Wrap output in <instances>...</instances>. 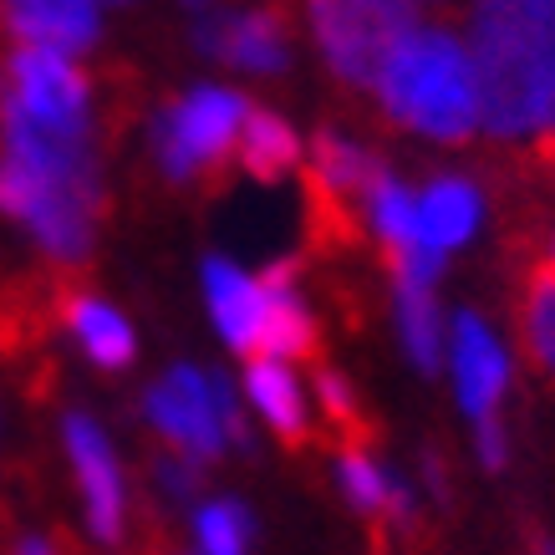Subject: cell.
<instances>
[{"instance_id": "obj_1", "label": "cell", "mask_w": 555, "mask_h": 555, "mask_svg": "<svg viewBox=\"0 0 555 555\" xmlns=\"http://www.w3.org/2000/svg\"><path fill=\"white\" fill-rule=\"evenodd\" d=\"M479 128L505 149L555 153V0H474Z\"/></svg>"}, {"instance_id": "obj_2", "label": "cell", "mask_w": 555, "mask_h": 555, "mask_svg": "<svg viewBox=\"0 0 555 555\" xmlns=\"http://www.w3.org/2000/svg\"><path fill=\"white\" fill-rule=\"evenodd\" d=\"M377 107L387 122L434 143H469L479 133V77L459 36L413 26L377 72Z\"/></svg>"}, {"instance_id": "obj_3", "label": "cell", "mask_w": 555, "mask_h": 555, "mask_svg": "<svg viewBox=\"0 0 555 555\" xmlns=\"http://www.w3.org/2000/svg\"><path fill=\"white\" fill-rule=\"evenodd\" d=\"M0 215L26 224L56 266H82L107 215L102 173H41L0 153Z\"/></svg>"}, {"instance_id": "obj_4", "label": "cell", "mask_w": 555, "mask_h": 555, "mask_svg": "<svg viewBox=\"0 0 555 555\" xmlns=\"http://www.w3.org/2000/svg\"><path fill=\"white\" fill-rule=\"evenodd\" d=\"M306 21L321 62L341 87H377V72L418 16L413 0H306Z\"/></svg>"}, {"instance_id": "obj_5", "label": "cell", "mask_w": 555, "mask_h": 555, "mask_svg": "<svg viewBox=\"0 0 555 555\" xmlns=\"http://www.w3.org/2000/svg\"><path fill=\"white\" fill-rule=\"evenodd\" d=\"M0 98L16 102L21 113H31L47 128L62 133H92V82L72 67L67 51L51 47H16L5 56Z\"/></svg>"}, {"instance_id": "obj_6", "label": "cell", "mask_w": 555, "mask_h": 555, "mask_svg": "<svg viewBox=\"0 0 555 555\" xmlns=\"http://www.w3.org/2000/svg\"><path fill=\"white\" fill-rule=\"evenodd\" d=\"M143 413H149L153 434H164L194 464H215L224 454V428H219V413H215L209 372L173 367L164 383H153L143 392Z\"/></svg>"}, {"instance_id": "obj_7", "label": "cell", "mask_w": 555, "mask_h": 555, "mask_svg": "<svg viewBox=\"0 0 555 555\" xmlns=\"http://www.w3.org/2000/svg\"><path fill=\"white\" fill-rule=\"evenodd\" d=\"M449 367H454L459 408L474 423L500 418V398L509 392V357L479 311H459L449 326Z\"/></svg>"}, {"instance_id": "obj_8", "label": "cell", "mask_w": 555, "mask_h": 555, "mask_svg": "<svg viewBox=\"0 0 555 555\" xmlns=\"http://www.w3.org/2000/svg\"><path fill=\"white\" fill-rule=\"evenodd\" d=\"M194 47L240 72H286L291 67V26L275 5L235 11V16H204Z\"/></svg>"}, {"instance_id": "obj_9", "label": "cell", "mask_w": 555, "mask_h": 555, "mask_svg": "<svg viewBox=\"0 0 555 555\" xmlns=\"http://www.w3.org/2000/svg\"><path fill=\"white\" fill-rule=\"evenodd\" d=\"M250 118V102L240 92H224V87H194L189 98L173 102V122H179V138L184 149L194 153V164L209 184L224 179V164L240 153V128Z\"/></svg>"}, {"instance_id": "obj_10", "label": "cell", "mask_w": 555, "mask_h": 555, "mask_svg": "<svg viewBox=\"0 0 555 555\" xmlns=\"http://www.w3.org/2000/svg\"><path fill=\"white\" fill-rule=\"evenodd\" d=\"M67 454L77 469V489H82L87 525L102 545H118L122 540V474L118 459L107 449L102 428L87 413H67Z\"/></svg>"}, {"instance_id": "obj_11", "label": "cell", "mask_w": 555, "mask_h": 555, "mask_svg": "<svg viewBox=\"0 0 555 555\" xmlns=\"http://www.w3.org/2000/svg\"><path fill=\"white\" fill-rule=\"evenodd\" d=\"M0 26L21 47H51L67 56L98 47L102 36L98 0H0Z\"/></svg>"}, {"instance_id": "obj_12", "label": "cell", "mask_w": 555, "mask_h": 555, "mask_svg": "<svg viewBox=\"0 0 555 555\" xmlns=\"http://www.w3.org/2000/svg\"><path fill=\"white\" fill-rule=\"evenodd\" d=\"M204 296L215 311V326L240 357H260V337H266V286L250 281L240 266H230L224 255L204 260Z\"/></svg>"}, {"instance_id": "obj_13", "label": "cell", "mask_w": 555, "mask_h": 555, "mask_svg": "<svg viewBox=\"0 0 555 555\" xmlns=\"http://www.w3.org/2000/svg\"><path fill=\"white\" fill-rule=\"evenodd\" d=\"M266 286V337H260V352L275 357V362H291V357H317L321 332L311 306L301 301L296 291V260H275V266L260 275Z\"/></svg>"}, {"instance_id": "obj_14", "label": "cell", "mask_w": 555, "mask_h": 555, "mask_svg": "<svg viewBox=\"0 0 555 555\" xmlns=\"http://www.w3.org/2000/svg\"><path fill=\"white\" fill-rule=\"evenodd\" d=\"M56 317L67 321L72 337L82 341V352L92 367H102V372L133 367V332H128V321L107 301L87 296V291H77L67 281V286L56 291Z\"/></svg>"}, {"instance_id": "obj_15", "label": "cell", "mask_w": 555, "mask_h": 555, "mask_svg": "<svg viewBox=\"0 0 555 555\" xmlns=\"http://www.w3.org/2000/svg\"><path fill=\"white\" fill-rule=\"evenodd\" d=\"M479 215H485L479 189L469 179H459V173H438V179H428V189H423V199H418L423 245L438 255L469 245L474 230H479Z\"/></svg>"}, {"instance_id": "obj_16", "label": "cell", "mask_w": 555, "mask_h": 555, "mask_svg": "<svg viewBox=\"0 0 555 555\" xmlns=\"http://www.w3.org/2000/svg\"><path fill=\"white\" fill-rule=\"evenodd\" d=\"M245 392H250V403L266 413L270 428L281 434V443L301 449L306 434H311V423H306V392H301V383L291 377L286 362L255 357L250 372H245Z\"/></svg>"}, {"instance_id": "obj_17", "label": "cell", "mask_w": 555, "mask_h": 555, "mask_svg": "<svg viewBox=\"0 0 555 555\" xmlns=\"http://www.w3.org/2000/svg\"><path fill=\"white\" fill-rule=\"evenodd\" d=\"M235 164L250 173V179H260V184H281V179L301 164V138H296V128H291L286 118H275L270 107H255L250 102V118L240 128Z\"/></svg>"}, {"instance_id": "obj_18", "label": "cell", "mask_w": 555, "mask_h": 555, "mask_svg": "<svg viewBox=\"0 0 555 555\" xmlns=\"http://www.w3.org/2000/svg\"><path fill=\"white\" fill-rule=\"evenodd\" d=\"M392 306H398V337L418 372L443 367V317H438L434 286L423 281H392Z\"/></svg>"}, {"instance_id": "obj_19", "label": "cell", "mask_w": 555, "mask_h": 555, "mask_svg": "<svg viewBox=\"0 0 555 555\" xmlns=\"http://www.w3.org/2000/svg\"><path fill=\"white\" fill-rule=\"evenodd\" d=\"M520 341L525 357L555 377V270L530 266L520 275Z\"/></svg>"}, {"instance_id": "obj_20", "label": "cell", "mask_w": 555, "mask_h": 555, "mask_svg": "<svg viewBox=\"0 0 555 555\" xmlns=\"http://www.w3.org/2000/svg\"><path fill=\"white\" fill-rule=\"evenodd\" d=\"M367 230L383 240V255H403V250H413V245H423L418 199H413L387 169L367 194Z\"/></svg>"}, {"instance_id": "obj_21", "label": "cell", "mask_w": 555, "mask_h": 555, "mask_svg": "<svg viewBox=\"0 0 555 555\" xmlns=\"http://www.w3.org/2000/svg\"><path fill=\"white\" fill-rule=\"evenodd\" d=\"M317 398H321V413H326V428L337 434L341 454H347V449H367L372 423H367V413H362V403H357L352 383H347L341 372L317 367Z\"/></svg>"}, {"instance_id": "obj_22", "label": "cell", "mask_w": 555, "mask_h": 555, "mask_svg": "<svg viewBox=\"0 0 555 555\" xmlns=\"http://www.w3.org/2000/svg\"><path fill=\"white\" fill-rule=\"evenodd\" d=\"M337 485H341V494H347V505H352L357 515L387 520V505H392L398 479L377 469V464L367 459V449H347V454H337Z\"/></svg>"}, {"instance_id": "obj_23", "label": "cell", "mask_w": 555, "mask_h": 555, "mask_svg": "<svg viewBox=\"0 0 555 555\" xmlns=\"http://www.w3.org/2000/svg\"><path fill=\"white\" fill-rule=\"evenodd\" d=\"M194 535H199L204 555H250L255 545V520L250 509L235 500H215L194 515Z\"/></svg>"}, {"instance_id": "obj_24", "label": "cell", "mask_w": 555, "mask_h": 555, "mask_svg": "<svg viewBox=\"0 0 555 555\" xmlns=\"http://www.w3.org/2000/svg\"><path fill=\"white\" fill-rule=\"evenodd\" d=\"M149 149H153V164H158V173H164V184L173 189H189V184H199L204 173L199 164H194V153L184 149V138H179V122H173V102L153 118L149 128Z\"/></svg>"}, {"instance_id": "obj_25", "label": "cell", "mask_w": 555, "mask_h": 555, "mask_svg": "<svg viewBox=\"0 0 555 555\" xmlns=\"http://www.w3.org/2000/svg\"><path fill=\"white\" fill-rule=\"evenodd\" d=\"M209 392H215V413H219V428H224V443H235V449H250V423L240 413V398L230 377L224 372H209Z\"/></svg>"}, {"instance_id": "obj_26", "label": "cell", "mask_w": 555, "mask_h": 555, "mask_svg": "<svg viewBox=\"0 0 555 555\" xmlns=\"http://www.w3.org/2000/svg\"><path fill=\"white\" fill-rule=\"evenodd\" d=\"M153 485L164 489L169 500H194L199 494V464L179 454H158L153 459Z\"/></svg>"}, {"instance_id": "obj_27", "label": "cell", "mask_w": 555, "mask_h": 555, "mask_svg": "<svg viewBox=\"0 0 555 555\" xmlns=\"http://www.w3.org/2000/svg\"><path fill=\"white\" fill-rule=\"evenodd\" d=\"M474 449H479V464H485L489 474H500L509 464V434L500 418H485L474 423Z\"/></svg>"}, {"instance_id": "obj_28", "label": "cell", "mask_w": 555, "mask_h": 555, "mask_svg": "<svg viewBox=\"0 0 555 555\" xmlns=\"http://www.w3.org/2000/svg\"><path fill=\"white\" fill-rule=\"evenodd\" d=\"M16 555H56V551H51L47 540H21V545H16Z\"/></svg>"}, {"instance_id": "obj_29", "label": "cell", "mask_w": 555, "mask_h": 555, "mask_svg": "<svg viewBox=\"0 0 555 555\" xmlns=\"http://www.w3.org/2000/svg\"><path fill=\"white\" fill-rule=\"evenodd\" d=\"M535 555H555V540H540V545H535Z\"/></svg>"}, {"instance_id": "obj_30", "label": "cell", "mask_w": 555, "mask_h": 555, "mask_svg": "<svg viewBox=\"0 0 555 555\" xmlns=\"http://www.w3.org/2000/svg\"><path fill=\"white\" fill-rule=\"evenodd\" d=\"M107 5H133V0H107Z\"/></svg>"}, {"instance_id": "obj_31", "label": "cell", "mask_w": 555, "mask_h": 555, "mask_svg": "<svg viewBox=\"0 0 555 555\" xmlns=\"http://www.w3.org/2000/svg\"><path fill=\"white\" fill-rule=\"evenodd\" d=\"M184 5H209V0H184Z\"/></svg>"}]
</instances>
